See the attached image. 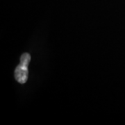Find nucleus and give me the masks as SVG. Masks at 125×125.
<instances>
[{
    "instance_id": "nucleus-1",
    "label": "nucleus",
    "mask_w": 125,
    "mask_h": 125,
    "mask_svg": "<svg viewBox=\"0 0 125 125\" xmlns=\"http://www.w3.org/2000/svg\"><path fill=\"white\" fill-rule=\"evenodd\" d=\"M28 66L27 65L20 63L18 67H16L15 71V79L18 81L20 83H25L28 79L29 76V70Z\"/></svg>"
}]
</instances>
